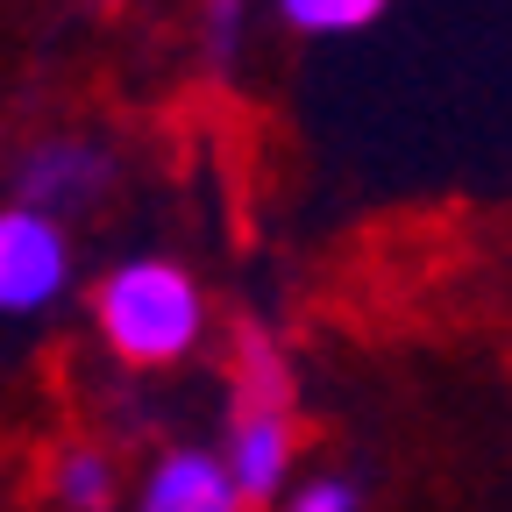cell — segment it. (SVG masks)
I'll return each instance as SVG.
<instances>
[{"mask_svg": "<svg viewBox=\"0 0 512 512\" xmlns=\"http://www.w3.org/2000/svg\"><path fill=\"white\" fill-rule=\"evenodd\" d=\"M136 512H249V505H242V491L221 470L214 448H171V456L150 463Z\"/></svg>", "mask_w": 512, "mask_h": 512, "instance_id": "277c9868", "label": "cell"}, {"mask_svg": "<svg viewBox=\"0 0 512 512\" xmlns=\"http://www.w3.org/2000/svg\"><path fill=\"white\" fill-rule=\"evenodd\" d=\"M235 22H242V0H207V50L214 57L235 50Z\"/></svg>", "mask_w": 512, "mask_h": 512, "instance_id": "9c48e42d", "label": "cell"}, {"mask_svg": "<svg viewBox=\"0 0 512 512\" xmlns=\"http://www.w3.org/2000/svg\"><path fill=\"white\" fill-rule=\"evenodd\" d=\"M285 512H363V491L349 477H306L285 491Z\"/></svg>", "mask_w": 512, "mask_h": 512, "instance_id": "ba28073f", "label": "cell"}, {"mask_svg": "<svg viewBox=\"0 0 512 512\" xmlns=\"http://www.w3.org/2000/svg\"><path fill=\"white\" fill-rule=\"evenodd\" d=\"M72 285V242L36 207H0V313H50Z\"/></svg>", "mask_w": 512, "mask_h": 512, "instance_id": "3957f363", "label": "cell"}, {"mask_svg": "<svg viewBox=\"0 0 512 512\" xmlns=\"http://www.w3.org/2000/svg\"><path fill=\"white\" fill-rule=\"evenodd\" d=\"M278 15L299 36H356L384 15V0H278Z\"/></svg>", "mask_w": 512, "mask_h": 512, "instance_id": "52a82bcc", "label": "cell"}, {"mask_svg": "<svg viewBox=\"0 0 512 512\" xmlns=\"http://www.w3.org/2000/svg\"><path fill=\"white\" fill-rule=\"evenodd\" d=\"M107 185V157L86 150V143H43L22 157V207L36 214H64L72 200H93V192Z\"/></svg>", "mask_w": 512, "mask_h": 512, "instance_id": "5b68a950", "label": "cell"}, {"mask_svg": "<svg viewBox=\"0 0 512 512\" xmlns=\"http://www.w3.org/2000/svg\"><path fill=\"white\" fill-rule=\"evenodd\" d=\"M93 320H100V342L121 363L171 370L207 335V292L185 264H171V256H128V264H114L100 278Z\"/></svg>", "mask_w": 512, "mask_h": 512, "instance_id": "6da1fadb", "label": "cell"}, {"mask_svg": "<svg viewBox=\"0 0 512 512\" xmlns=\"http://www.w3.org/2000/svg\"><path fill=\"white\" fill-rule=\"evenodd\" d=\"M292 448H299L292 377L271 342L249 335L235 363V406H228V448H221V470L235 477L242 505H264L292 484Z\"/></svg>", "mask_w": 512, "mask_h": 512, "instance_id": "7a4b0ae2", "label": "cell"}, {"mask_svg": "<svg viewBox=\"0 0 512 512\" xmlns=\"http://www.w3.org/2000/svg\"><path fill=\"white\" fill-rule=\"evenodd\" d=\"M50 491H57V505H64V512H107V505H114V491H121V477H114V463L100 456V448L72 441V448H57Z\"/></svg>", "mask_w": 512, "mask_h": 512, "instance_id": "8992f818", "label": "cell"}]
</instances>
